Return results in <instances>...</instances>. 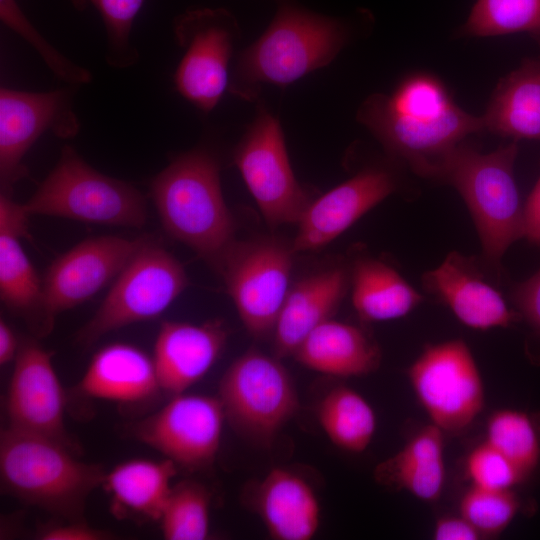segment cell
<instances>
[{
    "label": "cell",
    "instance_id": "cell-29",
    "mask_svg": "<svg viewBox=\"0 0 540 540\" xmlns=\"http://www.w3.org/2000/svg\"><path fill=\"white\" fill-rule=\"evenodd\" d=\"M317 418L329 440L352 453L366 450L376 431V415L371 405L347 386H337L321 399Z\"/></svg>",
    "mask_w": 540,
    "mask_h": 540
},
{
    "label": "cell",
    "instance_id": "cell-40",
    "mask_svg": "<svg viewBox=\"0 0 540 540\" xmlns=\"http://www.w3.org/2000/svg\"><path fill=\"white\" fill-rule=\"evenodd\" d=\"M524 237L540 245V177L523 208Z\"/></svg>",
    "mask_w": 540,
    "mask_h": 540
},
{
    "label": "cell",
    "instance_id": "cell-26",
    "mask_svg": "<svg viewBox=\"0 0 540 540\" xmlns=\"http://www.w3.org/2000/svg\"><path fill=\"white\" fill-rule=\"evenodd\" d=\"M445 476L444 432L433 424L419 430L375 470L381 484L405 490L427 502L441 496Z\"/></svg>",
    "mask_w": 540,
    "mask_h": 540
},
{
    "label": "cell",
    "instance_id": "cell-4",
    "mask_svg": "<svg viewBox=\"0 0 540 540\" xmlns=\"http://www.w3.org/2000/svg\"><path fill=\"white\" fill-rule=\"evenodd\" d=\"M75 453L55 439L7 426L0 435L1 487L66 521L83 520L87 499L106 472Z\"/></svg>",
    "mask_w": 540,
    "mask_h": 540
},
{
    "label": "cell",
    "instance_id": "cell-21",
    "mask_svg": "<svg viewBox=\"0 0 540 540\" xmlns=\"http://www.w3.org/2000/svg\"><path fill=\"white\" fill-rule=\"evenodd\" d=\"M78 389L85 396L121 404L145 402L162 391L153 358L122 342L108 344L93 355Z\"/></svg>",
    "mask_w": 540,
    "mask_h": 540
},
{
    "label": "cell",
    "instance_id": "cell-27",
    "mask_svg": "<svg viewBox=\"0 0 540 540\" xmlns=\"http://www.w3.org/2000/svg\"><path fill=\"white\" fill-rule=\"evenodd\" d=\"M482 118L485 130L497 135L540 141V56L498 82Z\"/></svg>",
    "mask_w": 540,
    "mask_h": 540
},
{
    "label": "cell",
    "instance_id": "cell-10",
    "mask_svg": "<svg viewBox=\"0 0 540 540\" xmlns=\"http://www.w3.org/2000/svg\"><path fill=\"white\" fill-rule=\"evenodd\" d=\"M407 375L431 424L443 432L464 430L483 410L484 383L463 340L426 346L410 365Z\"/></svg>",
    "mask_w": 540,
    "mask_h": 540
},
{
    "label": "cell",
    "instance_id": "cell-16",
    "mask_svg": "<svg viewBox=\"0 0 540 540\" xmlns=\"http://www.w3.org/2000/svg\"><path fill=\"white\" fill-rule=\"evenodd\" d=\"M52 355L33 340L20 344L7 394L8 426L55 439L77 452L65 427L66 397Z\"/></svg>",
    "mask_w": 540,
    "mask_h": 540
},
{
    "label": "cell",
    "instance_id": "cell-41",
    "mask_svg": "<svg viewBox=\"0 0 540 540\" xmlns=\"http://www.w3.org/2000/svg\"><path fill=\"white\" fill-rule=\"evenodd\" d=\"M19 343L15 332L10 325L0 320V364L7 365L14 361L19 351Z\"/></svg>",
    "mask_w": 540,
    "mask_h": 540
},
{
    "label": "cell",
    "instance_id": "cell-15",
    "mask_svg": "<svg viewBox=\"0 0 540 540\" xmlns=\"http://www.w3.org/2000/svg\"><path fill=\"white\" fill-rule=\"evenodd\" d=\"M73 91L64 88L48 92L0 90V181L2 193L27 175L23 158L31 146L50 131L69 138L79 131L73 111Z\"/></svg>",
    "mask_w": 540,
    "mask_h": 540
},
{
    "label": "cell",
    "instance_id": "cell-22",
    "mask_svg": "<svg viewBox=\"0 0 540 540\" xmlns=\"http://www.w3.org/2000/svg\"><path fill=\"white\" fill-rule=\"evenodd\" d=\"M253 505L275 540H310L320 524V505L311 485L276 467L255 487Z\"/></svg>",
    "mask_w": 540,
    "mask_h": 540
},
{
    "label": "cell",
    "instance_id": "cell-20",
    "mask_svg": "<svg viewBox=\"0 0 540 540\" xmlns=\"http://www.w3.org/2000/svg\"><path fill=\"white\" fill-rule=\"evenodd\" d=\"M347 283L345 270L337 267L304 277L290 287L273 331L274 356H293L309 333L331 319Z\"/></svg>",
    "mask_w": 540,
    "mask_h": 540
},
{
    "label": "cell",
    "instance_id": "cell-12",
    "mask_svg": "<svg viewBox=\"0 0 540 540\" xmlns=\"http://www.w3.org/2000/svg\"><path fill=\"white\" fill-rule=\"evenodd\" d=\"M294 251L277 240L235 242L218 271L250 335L273 334L290 289Z\"/></svg>",
    "mask_w": 540,
    "mask_h": 540
},
{
    "label": "cell",
    "instance_id": "cell-2",
    "mask_svg": "<svg viewBox=\"0 0 540 540\" xmlns=\"http://www.w3.org/2000/svg\"><path fill=\"white\" fill-rule=\"evenodd\" d=\"M347 20L278 0L269 26L236 57L228 90L246 101L258 99L262 86L286 87L330 64L349 43Z\"/></svg>",
    "mask_w": 540,
    "mask_h": 540
},
{
    "label": "cell",
    "instance_id": "cell-7",
    "mask_svg": "<svg viewBox=\"0 0 540 540\" xmlns=\"http://www.w3.org/2000/svg\"><path fill=\"white\" fill-rule=\"evenodd\" d=\"M218 398L226 422L243 437L269 446L299 410V398L286 367L276 356L251 348L224 372Z\"/></svg>",
    "mask_w": 540,
    "mask_h": 540
},
{
    "label": "cell",
    "instance_id": "cell-34",
    "mask_svg": "<svg viewBox=\"0 0 540 540\" xmlns=\"http://www.w3.org/2000/svg\"><path fill=\"white\" fill-rule=\"evenodd\" d=\"M520 508L521 501L514 489L495 490L471 485L460 499L459 514L485 538L501 534Z\"/></svg>",
    "mask_w": 540,
    "mask_h": 540
},
{
    "label": "cell",
    "instance_id": "cell-36",
    "mask_svg": "<svg viewBox=\"0 0 540 540\" xmlns=\"http://www.w3.org/2000/svg\"><path fill=\"white\" fill-rule=\"evenodd\" d=\"M465 470L473 486L486 489H514L527 480L508 458L486 440L468 454Z\"/></svg>",
    "mask_w": 540,
    "mask_h": 540
},
{
    "label": "cell",
    "instance_id": "cell-23",
    "mask_svg": "<svg viewBox=\"0 0 540 540\" xmlns=\"http://www.w3.org/2000/svg\"><path fill=\"white\" fill-rule=\"evenodd\" d=\"M28 216L23 204L9 195L0 197V297L11 311L28 318L38 330L43 286L20 238L28 235Z\"/></svg>",
    "mask_w": 540,
    "mask_h": 540
},
{
    "label": "cell",
    "instance_id": "cell-39",
    "mask_svg": "<svg viewBox=\"0 0 540 540\" xmlns=\"http://www.w3.org/2000/svg\"><path fill=\"white\" fill-rule=\"evenodd\" d=\"M435 540H478L483 536L462 515L443 516L436 520L432 533Z\"/></svg>",
    "mask_w": 540,
    "mask_h": 540
},
{
    "label": "cell",
    "instance_id": "cell-25",
    "mask_svg": "<svg viewBox=\"0 0 540 540\" xmlns=\"http://www.w3.org/2000/svg\"><path fill=\"white\" fill-rule=\"evenodd\" d=\"M177 472V465L166 458H135L115 465L102 482L112 512L120 518L159 521Z\"/></svg>",
    "mask_w": 540,
    "mask_h": 540
},
{
    "label": "cell",
    "instance_id": "cell-9",
    "mask_svg": "<svg viewBox=\"0 0 540 540\" xmlns=\"http://www.w3.org/2000/svg\"><path fill=\"white\" fill-rule=\"evenodd\" d=\"M233 161L267 224H297L311 203L292 170L281 124L259 104Z\"/></svg>",
    "mask_w": 540,
    "mask_h": 540
},
{
    "label": "cell",
    "instance_id": "cell-1",
    "mask_svg": "<svg viewBox=\"0 0 540 540\" xmlns=\"http://www.w3.org/2000/svg\"><path fill=\"white\" fill-rule=\"evenodd\" d=\"M357 120L393 160L433 180L469 135L485 130L482 116L459 107L444 83L424 72L405 77L390 94L370 95Z\"/></svg>",
    "mask_w": 540,
    "mask_h": 540
},
{
    "label": "cell",
    "instance_id": "cell-17",
    "mask_svg": "<svg viewBox=\"0 0 540 540\" xmlns=\"http://www.w3.org/2000/svg\"><path fill=\"white\" fill-rule=\"evenodd\" d=\"M398 188L395 174L385 167H368L312 200L292 243L294 253L320 249L357 222Z\"/></svg>",
    "mask_w": 540,
    "mask_h": 540
},
{
    "label": "cell",
    "instance_id": "cell-30",
    "mask_svg": "<svg viewBox=\"0 0 540 540\" xmlns=\"http://www.w3.org/2000/svg\"><path fill=\"white\" fill-rule=\"evenodd\" d=\"M485 440L528 479L540 463V415L512 408L496 410L488 418Z\"/></svg>",
    "mask_w": 540,
    "mask_h": 540
},
{
    "label": "cell",
    "instance_id": "cell-18",
    "mask_svg": "<svg viewBox=\"0 0 540 540\" xmlns=\"http://www.w3.org/2000/svg\"><path fill=\"white\" fill-rule=\"evenodd\" d=\"M422 281L425 289L469 328H506L521 319L471 259L458 252L448 254L438 267L423 275Z\"/></svg>",
    "mask_w": 540,
    "mask_h": 540
},
{
    "label": "cell",
    "instance_id": "cell-33",
    "mask_svg": "<svg viewBox=\"0 0 540 540\" xmlns=\"http://www.w3.org/2000/svg\"><path fill=\"white\" fill-rule=\"evenodd\" d=\"M78 11L94 9L106 31L107 63L117 69L129 68L139 60L130 37L134 20L145 0H69Z\"/></svg>",
    "mask_w": 540,
    "mask_h": 540
},
{
    "label": "cell",
    "instance_id": "cell-8",
    "mask_svg": "<svg viewBox=\"0 0 540 540\" xmlns=\"http://www.w3.org/2000/svg\"><path fill=\"white\" fill-rule=\"evenodd\" d=\"M188 276L180 261L147 238L117 275L77 342L90 346L105 334L159 317L182 294Z\"/></svg>",
    "mask_w": 540,
    "mask_h": 540
},
{
    "label": "cell",
    "instance_id": "cell-3",
    "mask_svg": "<svg viewBox=\"0 0 540 540\" xmlns=\"http://www.w3.org/2000/svg\"><path fill=\"white\" fill-rule=\"evenodd\" d=\"M151 197L166 233L217 270L236 242V224L212 154L194 149L175 157L153 179Z\"/></svg>",
    "mask_w": 540,
    "mask_h": 540
},
{
    "label": "cell",
    "instance_id": "cell-37",
    "mask_svg": "<svg viewBox=\"0 0 540 540\" xmlns=\"http://www.w3.org/2000/svg\"><path fill=\"white\" fill-rule=\"evenodd\" d=\"M512 300L520 317L540 335V268L513 288Z\"/></svg>",
    "mask_w": 540,
    "mask_h": 540
},
{
    "label": "cell",
    "instance_id": "cell-6",
    "mask_svg": "<svg viewBox=\"0 0 540 540\" xmlns=\"http://www.w3.org/2000/svg\"><path fill=\"white\" fill-rule=\"evenodd\" d=\"M23 207L29 215L109 226L139 228L147 219L146 201L139 190L98 172L67 145Z\"/></svg>",
    "mask_w": 540,
    "mask_h": 540
},
{
    "label": "cell",
    "instance_id": "cell-28",
    "mask_svg": "<svg viewBox=\"0 0 540 540\" xmlns=\"http://www.w3.org/2000/svg\"><path fill=\"white\" fill-rule=\"evenodd\" d=\"M351 286L353 307L365 322L399 319L422 301L421 294L398 271L371 257L354 262Z\"/></svg>",
    "mask_w": 540,
    "mask_h": 540
},
{
    "label": "cell",
    "instance_id": "cell-32",
    "mask_svg": "<svg viewBox=\"0 0 540 540\" xmlns=\"http://www.w3.org/2000/svg\"><path fill=\"white\" fill-rule=\"evenodd\" d=\"M210 503V493L202 484L191 480L175 484L158 521L164 539H207Z\"/></svg>",
    "mask_w": 540,
    "mask_h": 540
},
{
    "label": "cell",
    "instance_id": "cell-24",
    "mask_svg": "<svg viewBox=\"0 0 540 540\" xmlns=\"http://www.w3.org/2000/svg\"><path fill=\"white\" fill-rule=\"evenodd\" d=\"M293 357L306 368L333 377H361L380 366L377 344L360 328L328 319L301 342Z\"/></svg>",
    "mask_w": 540,
    "mask_h": 540
},
{
    "label": "cell",
    "instance_id": "cell-13",
    "mask_svg": "<svg viewBox=\"0 0 540 540\" xmlns=\"http://www.w3.org/2000/svg\"><path fill=\"white\" fill-rule=\"evenodd\" d=\"M225 422L218 397L184 392L173 395L162 408L135 422L131 431L137 440L178 468L197 471L213 464Z\"/></svg>",
    "mask_w": 540,
    "mask_h": 540
},
{
    "label": "cell",
    "instance_id": "cell-11",
    "mask_svg": "<svg viewBox=\"0 0 540 540\" xmlns=\"http://www.w3.org/2000/svg\"><path fill=\"white\" fill-rule=\"evenodd\" d=\"M173 31L184 55L175 71L177 91L204 112L215 108L229 86V63L240 26L224 8H196L178 15Z\"/></svg>",
    "mask_w": 540,
    "mask_h": 540
},
{
    "label": "cell",
    "instance_id": "cell-5",
    "mask_svg": "<svg viewBox=\"0 0 540 540\" xmlns=\"http://www.w3.org/2000/svg\"><path fill=\"white\" fill-rule=\"evenodd\" d=\"M517 141L481 153L461 144L439 181L452 185L466 203L480 239L482 254L493 267L507 249L524 237L523 208L514 177Z\"/></svg>",
    "mask_w": 540,
    "mask_h": 540
},
{
    "label": "cell",
    "instance_id": "cell-38",
    "mask_svg": "<svg viewBox=\"0 0 540 540\" xmlns=\"http://www.w3.org/2000/svg\"><path fill=\"white\" fill-rule=\"evenodd\" d=\"M42 540H103L109 534L87 524L84 520H67L64 523L45 525L38 532Z\"/></svg>",
    "mask_w": 540,
    "mask_h": 540
},
{
    "label": "cell",
    "instance_id": "cell-19",
    "mask_svg": "<svg viewBox=\"0 0 540 540\" xmlns=\"http://www.w3.org/2000/svg\"><path fill=\"white\" fill-rule=\"evenodd\" d=\"M227 337L220 320L202 324L163 321L152 356L162 392L181 394L201 380L220 356Z\"/></svg>",
    "mask_w": 540,
    "mask_h": 540
},
{
    "label": "cell",
    "instance_id": "cell-31",
    "mask_svg": "<svg viewBox=\"0 0 540 540\" xmlns=\"http://www.w3.org/2000/svg\"><path fill=\"white\" fill-rule=\"evenodd\" d=\"M460 31L471 37L524 32L540 45V0H477Z\"/></svg>",
    "mask_w": 540,
    "mask_h": 540
},
{
    "label": "cell",
    "instance_id": "cell-35",
    "mask_svg": "<svg viewBox=\"0 0 540 540\" xmlns=\"http://www.w3.org/2000/svg\"><path fill=\"white\" fill-rule=\"evenodd\" d=\"M0 19L4 25L25 39L40 55L47 67L70 85L86 84L91 73L55 49L31 24L17 0H0Z\"/></svg>",
    "mask_w": 540,
    "mask_h": 540
},
{
    "label": "cell",
    "instance_id": "cell-14",
    "mask_svg": "<svg viewBox=\"0 0 540 540\" xmlns=\"http://www.w3.org/2000/svg\"><path fill=\"white\" fill-rule=\"evenodd\" d=\"M148 237L99 236L81 241L48 267L37 332L46 335L56 317L93 297L116 278Z\"/></svg>",
    "mask_w": 540,
    "mask_h": 540
}]
</instances>
